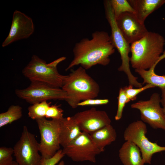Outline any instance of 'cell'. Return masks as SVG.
Segmentation results:
<instances>
[{
  "mask_svg": "<svg viewBox=\"0 0 165 165\" xmlns=\"http://www.w3.org/2000/svg\"><path fill=\"white\" fill-rule=\"evenodd\" d=\"M91 37L83 38L75 43L73 58L66 71L78 65L87 70L97 64L105 66L109 64V57L115 51L110 35L104 31H96Z\"/></svg>",
  "mask_w": 165,
  "mask_h": 165,
  "instance_id": "1",
  "label": "cell"
},
{
  "mask_svg": "<svg viewBox=\"0 0 165 165\" xmlns=\"http://www.w3.org/2000/svg\"><path fill=\"white\" fill-rule=\"evenodd\" d=\"M165 39L155 32L148 31L130 45V62L135 70H148L165 57Z\"/></svg>",
  "mask_w": 165,
  "mask_h": 165,
  "instance_id": "2",
  "label": "cell"
},
{
  "mask_svg": "<svg viewBox=\"0 0 165 165\" xmlns=\"http://www.w3.org/2000/svg\"><path fill=\"white\" fill-rule=\"evenodd\" d=\"M61 88L68 96L65 101L73 108L82 101L95 98L100 91L98 84L81 66L67 75Z\"/></svg>",
  "mask_w": 165,
  "mask_h": 165,
  "instance_id": "3",
  "label": "cell"
},
{
  "mask_svg": "<svg viewBox=\"0 0 165 165\" xmlns=\"http://www.w3.org/2000/svg\"><path fill=\"white\" fill-rule=\"evenodd\" d=\"M66 57H60L47 64L44 60L34 55L30 61L22 71L23 75L31 82L44 83L53 87L61 88L67 75L61 74L57 66Z\"/></svg>",
  "mask_w": 165,
  "mask_h": 165,
  "instance_id": "4",
  "label": "cell"
},
{
  "mask_svg": "<svg viewBox=\"0 0 165 165\" xmlns=\"http://www.w3.org/2000/svg\"><path fill=\"white\" fill-rule=\"evenodd\" d=\"M105 17L111 29L110 35L112 43L120 56L121 64L118 68L119 71L124 72L127 76L129 85L137 88L142 86V84L138 81V78L132 74L130 68V45L119 28L109 0L104 1Z\"/></svg>",
  "mask_w": 165,
  "mask_h": 165,
  "instance_id": "5",
  "label": "cell"
},
{
  "mask_svg": "<svg viewBox=\"0 0 165 165\" xmlns=\"http://www.w3.org/2000/svg\"><path fill=\"white\" fill-rule=\"evenodd\" d=\"M147 131L145 124L142 120H137L130 124L126 128L123 138L125 141H131L139 148L145 163L150 164L153 155L165 151V146L149 141L146 136Z\"/></svg>",
  "mask_w": 165,
  "mask_h": 165,
  "instance_id": "6",
  "label": "cell"
},
{
  "mask_svg": "<svg viewBox=\"0 0 165 165\" xmlns=\"http://www.w3.org/2000/svg\"><path fill=\"white\" fill-rule=\"evenodd\" d=\"M36 121L40 135L38 143L39 152L42 157L50 158L60 149V121L43 118Z\"/></svg>",
  "mask_w": 165,
  "mask_h": 165,
  "instance_id": "7",
  "label": "cell"
},
{
  "mask_svg": "<svg viewBox=\"0 0 165 165\" xmlns=\"http://www.w3.org/2000/svg\"><path fill=\"white\" fill-rule=\"evenodd\" d=\"M16 95L31 105L49 100H64L68 98L66 92L62 88H57L41 82H32L24 89L15 90Z\"/></svg>",
  "mask_w": 165,
  "mask_h": 165,
  "instance_id": "8",
  "label": "cell"
},
{
  "mask_svg": "<svg viewBox=\"0 0 165 165\" xmlns=\"http://www.w3.org/2000/svg\"><path fill=\"white\" fill-rule=\"evenodd\" d=\"M14 155L19 165H40L42 156L39 153L38 143L34 134L23 127L19 140L14 145Z\"/></svg>",
  "mask_w": 165,
  "mask_h": 165,
  "instance_id": "9",
  "label": "cell"
},
{
  "mask_svg": "<svg viewBox=\"0 0 165 165\" xmlns=\"http://www.w3.org/2000/svg\"><path fill=\"white\" fill-rule=\"evenodd\" d=\"M65 155L75 162L89 161L95 163L96 156L101 152L90 134L84 132L63 148Z\"/></svg>",
  "mask_w": 165,
  "mask_h": 165,
  "instance_id": "10",
  "label": "cell"
},
{
  "mask_svg": "<svg viewBox=\"0 0 165 165\" xmlns=\"http://www.w3.org/2000/svg\"><path fill=\"white\" fill-rule=\"evenodd\" d=\"M160 94L154 93L149 100H140L131 105L132 108L138 110L144 122L155 129H161L165 131V116L160 106Z\"/></svg>",
  "mask_w": 165,
  "mask_h": 165,
  "instance_id": "11",
  "label": "cell"
},
{
  "mask_svg": "<svg viewBox=\"0 0 165 165\" xmlns=\"http://www.w3.org/2000/svg\"><path fill=\"white\" fill-rule=\"evenodd\" d=\"M12 18L9 34L2 44L3 47L16 41L28 38L35 31L32 19L23 12L16 10Z\"/></svg>",
  "mask_w": 165,
  "mask_h": 165,
  "instance_id": "12",
  "label": "cell"
},
{
  "mask_svg": "<svg viewBox=\"0 0 165 165\" xmlns=\"http://www.w3.org/2000/svg\"><path fill=\"white\" fill-rule=\"evenodd\" d=\"M73 116L82 131L90 134L111 123L106 112L94 108L78 112Z\"/></svg>",
  "mask_w": 165,
  "mask_h": 165,
  "instance_id": "13",
  "label": "cell"
},
{
  "mask_svg": "<svg viewBox=\"0 0 165 165\" xmlns=\"http://www.w3.org/2000/svg\"><path fill=\"white\" fill-rule=\"evenodd\" d=\"M116 19L119 28L130 44L142 38L148 31L144 23L141 22L134 13H125Z\"/></svg>",
  "mask_w": 165,
  "mask_h": 165,
  "instance_id": "14",
  "label": "cell"
},
{
  "mask_svg": "<svg viewBox=\"0 0 165 165\" xmlns=\"http://www.w3.org/2000/svg\"><path fill=\"white\" fill-rule=\"evenodd\" d=\"M60 141L63 148L79 136L82 132L73 116L60 120Z\"/></svg>",
  "mask_w": 165,
  "mask_h": 165,
  "instance_id": "15",
  "label": "cell"
},
{
  "mask_svg": "<svg viewBox=\"0 0 165 165\" xmlns=\"http://www.w3.org/2000/svg\"><path fill=\"white\" fill-rule=\"evenodd\" d=\"M128 2L134 9L135 14L142 22L147 17L158 9L165 3L164 0H128Z\"/></svg>",
  "mask_w": 165,
  "mask_h": 165,
  "instance_id": "16",
  "label": "cell"
},
{
  "mask_svg": "<svg viewBox=\"0 0 165 165\" xmlns=\"http://www.w3.org/2000/svg\"><path fill=\"white\" fill-rule=\"evenodd\" d=\"M125 141L119 151V157L123 165H144L139 148L131 141Z\"/></svg>",
  "mask_w": 165,
  "mask_h": 165,
  "instance_id": "17",
  "label": "cell"
},
{
  "mask_svg": "<svg viewBox=\"0 0 165 165\" xmlns=\"http://www.w3.org/2000/svg\"><path fill=\"white\" fill-rule=\"evenodd\" d=\"M98 148L102 152L105 147L116 139L117 134L115 130L111 124L106 125L90 134Z\"/></svg>",
  "mask_w": 165,
  "mask_h": 165,
  "instance_id": "18",
  "label": "cell"
},
{
  "mask_svg": "<svg viewBox=\"0 0 165 165\" xmlns=\"http://www.w3.org/2000/svg\"><path fill=\"white\" fill-rule=\"evenodd\" d=\"M156 65H154L147 70H135L143 79L142 84H149L155 87H158L161 89L165 88V74L162 75L156 74L154 71Z\"/></svg>",
  "mask_w": 165,
  "mask_h": 165,
  "instance_id": "19",
  "label": "cell"
},
{
  "mask_svg": "<svg viewBox=\"0 0 165 165\" xmlns=\"http://www.w3.org/2000/svg\"><path fill=\"white\" fill-rule=\"evenodd\" d=\"M22 116V107L19 105L10 106L5 112L0 114V127L20 119Z\"/></svg>",
  "mask_w": 165,
  "mask_h": 165,
  "instance_id": "20",
  "label": "cell"
},
{
  "mask_svg": "<svg viewBox=\"0 0 165 165\" xmlns=\"http://www.w3.org/2000/svg\"><path fill=\"white\" fill-rule=\"evenodd\" d=\"M51 104V102L45 101L31 105L28 108V116L36 120L46 118V112Z\"/></svg>",
  "mask_w": 165,
  "mask_h": 165,
  "instance_id": "21",
  "label": "cell"
},
{
  "mask_svg": "<svg viewBox=\"0 0 165 165\" xmlns=\"http://www.w3.org/2000/svg\"><path fill=\"white\" fill-rule=\"evenodd\" d=\"M111 6L116 18L121 14L130 12L135 13L134 9L127 0H110Z\"/></svg>",
  "mask_w": 165,
  "mask_h": 165,
  "instance_id": "22",
  "label": "cell"
},
{
  "mask_svg": "<svg viewBox=\"0 0 165 165\" xmlns=\"http://www.w3.org/2000/svg\"><path fill=\"white\" fill-rule=\"evenodd\" d=\"M133 87L132 86L129 85L123 88L129 102L136 100L137 95L144 91L155 87L149 84H146L143 86L137 88H133Z\"/></svg>",
  "mask_w": 165,
  "mask_h": 165,
  "instance_id": "23",
  "label": "cell"
},
{
  "mask_svg": "<svg viewBox=\"0 0 165 165\" xmlns=\"http://www.w3.org/2000/svg\"><path fill=\"white\" fill-rule=\"evenodd\" d=\"M118 100L117 109L115 117L116 120H119L122 118L125 105L129 102L123 88H120L119 89Z\"/></svg>",
  "mask_w": 165,
  "mask_h": 165,
  "instance_id": "24",
  "label": "cell"
},
{
  "mask_svg": "<svg viewBox=\"0 0 165 165\" xmlns=\"http://www.w3.org/2000/svg\"><path fill=\"white\" fill-rule=\"evenodd\" d=\"M13 148L2 146L0 148V165H9L13 162Z\"/></svg>",
  "mask_w": 165,
  "mask_h": 165,
  "instance_id": "25",
  "label": "cell"
},
{
  "mask_svg": "<svg viewBox=\"0 0 165 165\" xmlns=\"http://www.w3.org/2000/svg\"><path fill=\"white\" fill-rule=\"evenodd\" d=\"M63 112V110L60 108V105L56 104L51 105L47 110L45 118L60 120L64 118Z\"/></svg>",
  "mask_w": 165,
  "mask_h": 165,
  "instance_id": "26",
  "label": "cell"
},
{
  "mask_svg": "<svg viewBox=\"0 0 165 165\" xmlns=\"http://www.w3.org/2000/svg\"><path fill=\"white\" fill-rule=\"evenodd\" d=\"M64 156L62 149H60L54 156L50 158L42 157L40 165H56Z\"/></svg>",
  "mask_w": 165,
  "mask_h": 165,
  "instance_id": "27",
  "label": "cell"
},
{
  "mask_svg": "<svg viewBox=\"0 0 165 165\" xmlns=\"http://www.w3.org/2000/svg\"><path fill=\"white\" fill-rule=\"evenodd\" d=\"M109 102V101L108 99H91L81 102L78 104V106L106 105Z\"/></svg>",
  "mask_w": 165,
  "mask_h": 165,
  "instance_id": "28",
  "label": "cell"
},
{
  "mask_svg": "<svg viewBox=\"0 0 165 165\" xmlns=\"http://www.w3.org/2000/svg\"><path fill=\"white\" fill-rule=\"evenodd\" d=\"M161 90V95L160 99L161 103L162 105L165 104V88Z\"/></svg>",
  "mask_w": 165,
  "mask_h": 165,
  "instance_id": "29",
  "label": "cell"
},
{
  "mask_svg": "<svg viewBox=\"0 0 165 165\" xmlns=\"http://www.w3.org/2000/svg\"><path fill=\"white\" fill-rule=\"evenodd\" d=\"M56 165H65V163L64 161H61L57 164Z\"/></svg>",
  "mask_w": 165,
  "mask_h": 165,
  "instance_id": "30",
  "label": "cell"
},
{
  "mask_svg": "<svg viewBox=\"0 0 165 165\" xmlns=\"http://www.w3.org/2000/svg\"><path fill=\"white\" fill-rule=\"evenodd\" d=\"M9 165H19L15 161H13L12 163Z\"/></svg>",
  "mask_w": 165,
  "mask_h": 165,
  "instance_id": "31",
  "label": "cell"
},
{
  "mask_svg": "<svg viewBox=\"0 0 165 165\" xmlns=\"http://www.w3.org/2000/svg\"><path fill=\"white\" fill-rule=\"evenodd\" d=\"M162 109L164 114L165 116V104L163 105Z\"/></svg>",
  "mask_w": 165,
  "mask_h": 165,
  "instance_id": "32",
  "label": "cell"
}]
</instances>
